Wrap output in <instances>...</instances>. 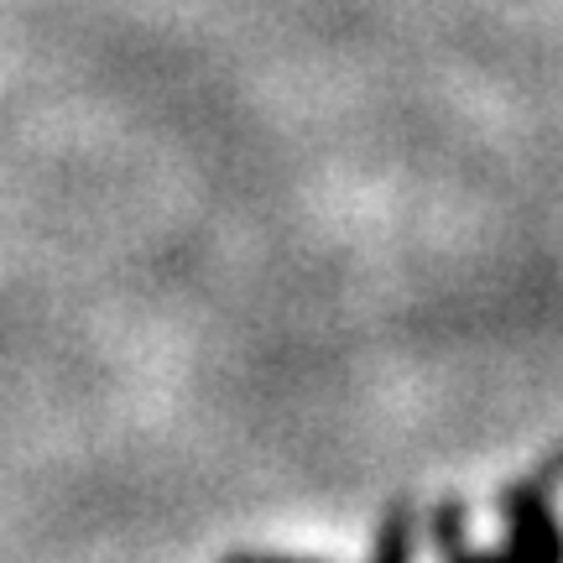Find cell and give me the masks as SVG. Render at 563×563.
<instances>
[{"label": "cell", "instance_id": "cell-1", "mask_svg": "<svg viewBox=\"0 0 563 563\" xmlns=\"http://www.w3.org/2000/svg\"><path fill=\"white\" fill-rule=\"evenodd\" d=\"M559 475H563V454H553L532 481L506 490L501 511H506V543H511L506 553L517 563H563V527L553 522V501H548Z\"/></svg>", "mask_w": 563, "mask_h": 563}, {"label": "cell", "instance_id": "cell-2", "mask_svg": "<svg viewBox=\"0 0 563 563\" xmlns=\"http://www.w3.org/2000/svg\"><path fill=\"white\" fill-rule=\"evenodd\" d=\"M433 538H439L443 563H517L511 553H470V543H464V511H460V506H439V517H433Z\"/></svg>", "mask_w": 563, "mask_h": 563}, {"label": "cell", "instance_id": "cell-3", "mask_svg": "<svg viewBox=\"0 0 563 563\" xmlns=\"http://www.w3.org/2000/svg\"><path fill=\"white\" fill-rule=\"evenodd\" d=\"M371 563H412V517H407V501H397L386 511L382 538H376V559Z\"/></svg>", "mask_w": 563, "mask_h": 563}, {"label": "cell", "instance_id": "cell-4", "mask_svg": "<svg viewBox=\"0 0 563 563\" xmlns=\"http://www.w3.org/2000/svg\"><path fill=\"white\" fill-rule=\"evenodd\" d=\"M241 563H298V559H241Z\"/></svg>", "mask_w": 563, "mask_h": 563}, {"label": "cell", "instance_id": "cell-5", "mask_svg": "<svg viewBox=\"0 0 563 563\" xmlns=\"http://www.w3.org/2000/svg\"><path fill=\"white\" fill-rule=\"evenodd\" d=\"M230 563H241V559H230Z\"/></svg>", "mask_w": 563, "mask_h": 563}]
</instances>
